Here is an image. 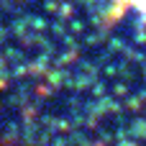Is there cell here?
Returning a JSON list of instances; mask_svg holds the SVG:
<instances>
[{"instance_id": "6da1fadb", "label": "cell", "mask_w": 146, "mask_h": 146, "mask_svg": "<svg viewBox=\"0 0 146 146\" xmlns=\"http://www.w3.org/2000/svg\"><path fill=\"white\" fill-rule=\"evenodd\" d=\"M128 3H133L139 10H144V13H146V0H128Z\"/></svg>"}]
</instances>
